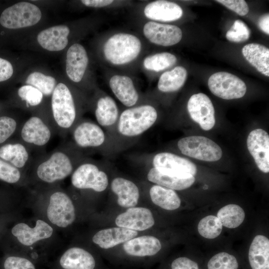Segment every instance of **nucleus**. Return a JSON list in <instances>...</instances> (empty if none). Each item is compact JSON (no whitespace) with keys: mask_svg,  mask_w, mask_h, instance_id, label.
<instances>
[{"mask_svg":"<svg viewBox=\"0 0 269 269\" xmlns=\"http://www.w3.org/2000/svg\"><path fill=\"white\" fill-rule=\"evenodd\" d=\"M216 1L241 16L246 15L249 11L248 4L244 0H217Z\"/></svg>","mask_w":269,"mask_h":269,"instance_id":"obj_43","label":"nucleus"},{"mask_svg":"<svg viewBox=\"0 0 269 269\" xmlns=\"http://www.w3.org/2000/svg\"><path fill=\"white\" fill-rule=\"evenodd\" d=\"M141 48L140 40L135 36L120 33L111 36L104 46L106 59L114 65L131 62L139 55Z\"/></svg>","mask_w":269,"mask_h":269,"instance_id":"obj_7","label":"nucleus"},{"mask_svg":"<svg viewBox=\"0 0 269 269\" xmlns=\"http://www.w3.org/2000/svg\"><path fill=\"white\" fill-rule=\"evenodd\" d=\"M41 189L47 198L46 216L49 222L62 228L71 225L75 220L76 213L70 196L57 185Z\"/></svg>","mask_w":269,"mask_h":269,"instance_id":"obj_6","label":"nucleus"},{"mask_svg":"<svg viewBox=\"0 0 269 269\" xmlns=\"http://www.w3.org/2000/svg\"><path fill=\"white\" fill-rule=\"evenodd\" d=\"M187 72L182 66H176L164 72L160 77L157 88L163 93H172L179 90L187 79Z\"/></svg>","mask_w":269,"mask_h":269,"instance_id":"obj_32","label":"nucleus"},{"mask_svg":"<svg viewBox=\"0 0 269 269\" xmlns=\"http://www.w3.org/2000/svg\"><path fill=\"white\" fill-rule=\"evenodd\" d=\"M208 269H238L236 258L225 252L219 253L212 257L207 265Z\"/></svg>","mask_w":269,"mask_h":269,"instance_id":"obj_39","label":"nucleus"},{"mask_svg":"<svg viewBox=\"0 0 269 269\" xmlns=\"http://www.w3.org/2000/svg\"><path fill=\"white\" fill-rule=\"evenodd\" d=\"M217 217L223 226L228 228H235L243 223L245 214L244 210L240 206L229 204L218 211Z\"/></svg>","mask_w":269,"mask_h":269,"instance_id":"obj_33","label":"nucleus"},{"mask_svg":"<svg viewBox=\"0 0 269 269\" xmlns=\"http://www.w3.org/2000/svg\"><path fill=\"white\" fill-rule=\"evenodd\" d=\"M149 193L152 202L164 209L174 210L180 206V198L174 190L154 184L150 187Z\"/></svg>","mask_w":269,"mask_h":269,"instance_id":"obj_31","label":"nucleus"},{"mask_svg":"<svg viewBox=\"0 0 269 269\" xmlns=\"http://www.w3.org/2000/svg\"><path fill=\"white\" fill-rule=\"evenodd\" d=\"M246 59L260 73L269 76V49L256 43H249L242 49Z\"/></svg>","mask_w":269,"mask_h":269,"instance_id":"obj_30","label":"nucleus"},{"mask_svg":"<svg viewBox=\"0 0 269 269\" xmlns=\"http://www.w3.org/2000/svg\"><path fill=\"white\" fill-rule=\"evenodd\" d=\"M109 86L115 96L124 106L128 108L136 106L139 94L131 78L114 75L109 81Z\"/></svg>","mask_w":269,"mask_h":269,"instance_id":"obj_23","label":"nucleus"},{"mask_svg":"<svg viewBox=\"0 0 269 269\" xmlns=\"http://www.w3.org/2000/svg\"><path fill=\"white\" fill-rule=\"evenodd\" d=\"M17 95L24 102L27 108L39 105L43 99V94L37 89L30 85H23L17 90Z\"/></svg>","mask_w":269,"mask_h":269,"instance_id":"obj_38","label":"nucleus"},{"mask_svg":"<svg viewBox=\"0 0 269 269\" xmlns=\"http://www.w3.org/2000/svg\"><path fill=\"white\" fill-rule=\"evenodd\" d=\"M177 146L185 155L206 161H216L222 156L221 147L212 140L202 136H190L180 139Z\"/></svg>","mask_w":269,"mask_h":269,"instance_id":"obj_11","label":"nucleus"},{"mask_svg":"<svg viewBox=\"0 0 269 269\" xmlns=\"http://www.w3.org/2000/svg\"><path fill=\"white\" fill-rule=\"evenodd\" d=\"M115 223L119 227L134 231H144L154 224V220L150 210L143 207H130L119 215Z\"/></svg>","mask_w":269,"mask_h":269,"instance_id":"obj_20","label":"nucleus"},{"mask_svg":"<svg viewBox=\"0 0 269 269\" xmlns=\"http://www.w3.org/2000/svg\"><path fill=\"white\" fill-rule=\"evenodd\" d=\"M13 72V67L10 62L0 57V82L9 79Z\"/></svg>","mask_w":269,"mask_h":269,"instance_id":"obj_45","label":"nucleus"},{"mask_svg":"<svg viewBox=\"0 0 269 269\" xmlns=\"http://www.w3.org/2000/svg\"><path fill=\"white\" fill-rule=\"evenodd\" d=\"M208 188V186L207 185H205L204 187V189H206Z\"/></svg>","mask_w":269,"mask_h":269,"instance_id":"obj_48","label":"nucleus"},{"mask_svg":"<svg viewBox=\"0 0 269 269\" xmlns=\"http://www.w3.org/2000/svg\"><path fill=\"white\" fill-rule=\"evenodd\" d=\"M157 119V110L147 104L128 108L120 113L113 136L117 153L133 145Z\"/></svg>","mask_w":269,"mask_h":269,"instance_id":"obj_2","label":"nucleus"},{"mask_svg":"<svg viewBox=\"0 0 269 269\" xmlns=\"http://www.w3.org/2000/svg\"><path fill=\"white\" fill-rule=\"evenodd\" d=\"M248 149L259 169L269 172V135L264 130L257 129L250 132L247 140Z\"/></svg>","mask_w":269,"mask_h":269,"instance_id":"obj_18","label":"nucleus"},{"mask_svg":"<svg viewBox=\"0 0 269 269\" xmlns=\"http://www.w3.org/2000/svg\"><path fill=\"white\" fill-rule=\"evenodd\" d=\"M3 269H38L36 264L23 255H13L6 257L2 264Z\"/></svg>","mask_w":269,"mask_h":269,"instance_id":"obj_42","label":"nucleus"},{"mask_svg":"<svg viewBox=\"0 0 269 269\" xmlns=\"http://www.w3.org/2000/svg\"><path fill=\"white\" fill-rule=\"evenodd\" d=\"M32 150L20 140L0 146V158L25 173L34 157Z\"/></svg>","mask_w":269,"mask_h":269,"instance_id":"obj_19","label":"nucleus"},{"mask_svg":"<svg viewBox=\"0 0 269 269\" xmlns=\"http://www.w3.org/2000/svg\"><path fill=\"white\" fill-rule=\"evenodd\" d=\"M53 228L46 222L38 219L34 226L20 222L15 224L11 233L22 246L31 247L39 241L50 238L53 234Z\"/></svg>","mask_w":269,"mask_h":269,"instance_id":"obj_15","label":"nucleus"},{"mask_svg":"<svg viewBox=\"0 0 269 269\" xmlns=\"http://www.w3.org/2000/svg\"><path fill=\"white\" fill-rule=\"evenodd\" d=\"M69 33L70 29L66 25H56L40 31L37 39L44 49L51 51H58L63 50L67 45Z\"/></svg>","mask_w":269,"mask_h":269,"instance_id":"obj_26","label":"nucleus"},{"mask_svg":"<svg viewBox=\"0 0 269 269\" xmlns=\"http://www.w3.org/2000/svg\"><path fill=\"white\" fill-rule=\"evenodd\" d=\"M17 133L18 140L32 150H42L56 134L50 121L38 115H34L23 122Z\"/></svg>","mask_w":269,"mask_h":269,"instance_id":"obj_8","label":"nucleus"},{"mask_svg":"<svg viewBox=\"0 0 269 269\" xmlns=\"http://www.w3.org/2000/svg\"><path fill=\"white\" fill-rule=\"evenodd\" d=\"M132 158L136 163L150 164L156 169L177 173L190 174L197 173L196 165L188 159L169 152H160L153 155L142 153L133 156Z\"/></svg>","mask_w":269,"mask_h":269,"instance_id":"obj_9","label":"nucleus"},{"mask_svg":"<svg viewBox=\"0 0 269 269\" xmlns=\"http://www.w3.org/2000/svg\"><path fill=\"white\" fill-rule=\"evenodd\" d=\"M223 226L217 216L208 215L202 219L198 225V231L202 237L207 239H214L219 236Z\"/></svg>","mask_w":269,"mask_h":269,"instance_id":"obj_36","label":"nucleus"},{"mask_svg":"<svg viewBox=\"0 0 269 269\" xmlns=\"http://www.w3.org/2000/svg\"><path fill=\"white\" fill-rule=\"evenodd\" d=\"M82 113L69 87L63 83L56 85L51 98L49 120L56 134L65 136L82 118Z\"/></svg>","mask_w":269,"mask_h":269,"instance_id":"obj_3","label":"nucleus"},{"mask_svg":"<svg viewBox=\"0 0 269 269\" xmlns=\"http://www.w3.org/2000/svg\"><path fill=\"white\" fill-rule=\"evenodd\" d=\"M208 85L215 96L225 100L239 99L246 94L247 86L237 76L226 72H219L209 78Z\"/></svg>","mask_w":269,"mask_h":269,"instance_id":"obj_12","label":"nucleus"},{"mask_svg":"<svg viewBox=\"0 0 269 269\" xmlns=\"http://www.w3.org/2000/svg\"><path fill=\"white\" fill-rule=\"evenodd\" d=\"M137 235L135 231L122 227H114L100 230L92 238L94 243L104 249L112 248L125 243Z\"/></svg>","mask_w":269,"mask_h":269,"instance_id":"obj_27","label":"nucleus"},{"mask_svg":"<svg viewBox=\"0 0 269 269\" xmlns=\"http://www.w3.org/2000/svg\"><path fill=\"white\" fill-rule=\"evenodd\" d=\"M70 134L72 142L83 151L92 150L107 157L118 154L106 132L92 121L81 118L72 129Z\"/></svg>","mask_w":269,"mask_h":269,"instance_id":"obj_4","label":"nucleus"},{"mask_svg":"<svg viewBox=\"0 0 269 269\" xmlns=\"http://www.w3.org/2000/svg\"><path fill=\"white\" fill-rule=\"evenodd\" d=\"M88 63V57L84 47L79 43L72 45L68 49L66 60V71L71 80L80 82Z\"/></svg>","mask_w":269,"mask_h":269,"instance_id":"obj_22","label":"nucleus"},{"mask_svg":"<svg viewBox=\"0 0 269 269\" xmlns=\"http://www.w3.org/2000/svg\"><path fill=\"white\" fill-rule=\"evenodd\" d=\"M25 83L37 89L43 95L46 96L52 95L56 86V81L54 77L38 72L29 74Z\"/></svg>","mask_w":269,"mask_h":269,"instance_id":"obj_35","label":"nucleus"},{"mask_svg":"<svg viewBox=\"0 0 269 269\" xmlns=\"http://www.w3.org/2000/svg\"><path fill=\"white\" fill-rule=\"evenodd\" d=\"M96 261L88 251L71 247L64 252L49 266V269H95Z\"/></svg>","mask_w":269,"mask_h":269,"instance_id":"obj_14","label":"nucleus"},{"mask_svg":"<svg viewBox=\"0 0 269 269\" xmlns=\"http://www.w3.org/2000/svg\"><path fill=\"white\" fill-rule=\"evenodd\" d=\"M161 248L159 240L151 236L134 238L123 245V249L128 255L138 257L155 255Z\"/></svg>","mask_w":269,"mask_h":269,"instance_id":"obj_28","label":"nucleus"},{"mask_svg":"<svg viewBox=\"0 0 269 269\" xmlns=\"http://www.w3.org/2000/svg\"><path fill=\"white\" fill-rule=\"evenodd\" d=\"M171 269H199L197 264L186 257L175 259L171 265Z\"/></svg>","mask_w":269,"mask_h":269,"instance_id":"obj_44","label":"nucleus"},{"mask_svg":"<svg viewBox=\"0 0 269 269\" xmlns=\"http://www.w3.org/2000/svg\"><path fill=\"white\" fill-rule=\"evenodd\" d=\"M143 12L149 19L165 22L176 20L183 14L182 9L178 4L163 0L149 3L144 7Z\"/></svg>","mask_w":269,"mask_h":269,"instance_id":"obj_25","label":"nucleus"},{"mask_svg":"<svg viewBox=\"0 0 269 269\" xmlns=\"http://www.w3.org/2000/svg\"><path fill=\"white\" fill-rule=\"evenodd\" d=\"M110 188L117 196V203L120 206L130 208L137 204L139 190L133 181L123 177H116L111 182Z\"/></svg>","mask_w":269,"mask_h":269,"instance_id":"obj_24","label":"nucleus"},{"mask_svg":"<svg viewBox=\"0 0 269 269\" xmlns=\"http://www.w3.org/2000/svg\"><path fill=\"white\" fill-rule=\"evenodd\" d=\"M152 183L174 190H182L190 187L195 181L194 176L190 174L177 173L150 167L146 175Z\"/></svg>","mask_w":269,"mask_h":269,"instance_id":"obj_21","label":"nucleus"},{"mask_svg":"<svg viewBox=\"0 0 269 269\" xmlns=\"http://www.w3.org/2000/svg\"><path fill=\"white\" fill-rule=\"evenodd\" d=\"M42 14L39 7L28 2H19L2 12L0 23L8 29H17L31 26L38 23Z\"/></svg>","mask_w":269,"mask_h":269,"instance_id":"obj_10","label":"nucleus"},{"mask_svg":"<svg viewBox=\"0 0 269 269\" xmlns=\"http://www.w3.org/2000/svg\"><path fill=\"white\" fill-rule=\"evenodd\" d=\"M249 260L252 269H269V240L259 235L253 239L249 251Z\"/></svg>","mask_w":269,"mask_h":269,"instance_id":"obj_29","label":"nucleus"},{"mask_svg":"<svg viewBox=\"0 0 269 269\" xmlns=\"http://www.w3.org/2000/svg\"><path fill=\"white\" fill-rule=\"evenodd\" d=\"M0 180L10 184H27L25 173L0 158Z\"/></svg>","mask_w":269,"mask_h":269,"instance_id":"obj_37","label":"nucleus"},{"mask_svg":"<svg viewBox=\"0 0 269 269\" xmlns=\"http://www.w3.org/2000/svg\"><path fill=\"white\" fill-rule=\"evenodd\" d=\"M176 61L177 58L173 54L168 52H162L145 57L143 65L147 70L159 72L172 66L176 63Z\"/></svg>","mask_w":269,"mask_h":269,"instance_id":"obj_34","label":"nucleus"},{"mask_svg":"<svg viewBox=\"0 0 269 269\" xmlns=\"http://www.w3.org/2000/svg\"><path fill=\"white\" fill-rule=\"evenodd\" d=\"M114 1L111 0H83L81 2L87 6L102 7L109 5Z\"/></svg>","mask_w":269,"mask_h":269,"instance_id":"obj_46","label":"nucleus"},{"mask_svg":"<svg viewBox=\"0 0 269 269\" xmlns=\"http://www.w3.org/2000/svg\"><path fill=\"white\" fill-rule=\"evenodd\" d=\"M191 119L205 131L212 129L215 124V110L210 98L203 93L191 96L187 103Z\"/></svg>","mask_w":269,"mask_h":269,"instance_id":"obj_13","label":"nucleus"},{"mask_svg":"<svg viewBox=\"0 0 269 269\" xmlns=\"http://www.w3.org/2000/svg\"><path fill=\"white\" fill-rule=\"evenodd\" d=\"M103 161L86 157L71 175L72 186L78 190L100 193L106 190L109 181Z\"/></svg>","mask_w":269,"mask_h":269,"instance_id":"obj_5","label":"nucleus"},{"mask_svg":"<svg viewBox=\"0 0 269 269\" xmlns=\"http://www.w3.org/2000/svg\"><path fill=\"white\" fill-rule=\"evenodd\" d=\"M258 26L267 34H269V14L262 15L259 19Z\"/></svg>","mask_w":269,"mask_h":269,"instance_id":"obj_47","label":"nucleus"},{"mask_svg":"<svg viewBox=\"0 0 269 269\" xmlns=\"http://www.w3.org/2000/svg\"><path fill=\"white\" fill-rule=\"evenodd\" d=\"M143 32L150 42L163 46L178 43L182 36V32L178 26L154 21L146 22L143 26Z\"/></svg>","mask_w":269,"mask_h":269,"instance_id":"obj_17","label":"nucleus"},{"mask_svg":"<svg viewBox=\"0 0 269 269\" xmlns=\"http://www.w3.org/2000/svg\"><path fill=\"white\" fill-rule=\"evenodd\" d=\"M22 123L11 117H0V144L3 143L17 133Z\"/></svg>","mask_w":269,"mask_h":269,"instance_id":"obj_41","label":"nucleus"},{"mask_svg":"<svg viewBox=\"0 0 269 269\" xmlns=\"http://www.w3.org/2000/svg\"><path fill=\"white\" fill-rule=\"evenodd\" d=\"M250 35L251 31L248 26L242 20L238 19L227 32L226 37L230 41L239 43L247 40Z\"/></svg>","mask_w":269,"mask_h":269,"instance_id":"obj_40","label":"nucleus"},{"mask_svg":"<svg viewBox=\"0 0 269 269\" xmlns=\"http://www.w3.org/2000/svg\"><path fill=\"white\" fill-rule=\"evenodd\" d=\"M86 157L72 141L61 143L48 153L34 158L26 172L27 184L41 189L56 185L71 175Z\"/></svg>","mask_w":269,"mask_h":269,"instance_id":"obj_1","label":"nucleus"},{"mask_svg":"<svg viewBox=\"0 0 269 269\" xmlns=\"http://www.w3.org/2000/svg\"><path fill=\"white\" fill-rule=\"evenodd\" d=\"M94 115L97 123L106 132L114 144L113 136L120 115L118 107L114 99L106 95L98 97Z\"/></svg>","mask_w":269,"mask_h":269,"instance_id":"obj_16","label":"nucleus"}]
</instances>
